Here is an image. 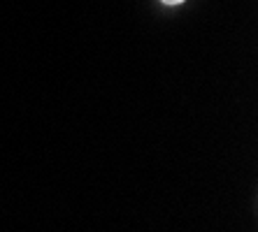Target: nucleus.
Instances as JSON below:
<instances>
[{
	"label": "nucleus",
	"instance_id": "nucleus-1",
	"mask_svg": "<svg viewBox=\"0 0 258 232\" xmlns=\"http://www.w3.org/2000/svg\"><path fill=\"white\" fill-rule=\"evenodd\" d=\"M161 3H163V5H170V7H172V5H181L184 0H161Z\"/></svg>",
	"mask_w": 258,
	"mask_h": 232
}]
</instances>
